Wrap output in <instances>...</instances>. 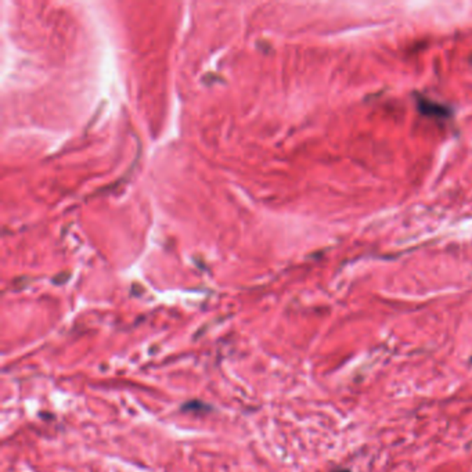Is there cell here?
Returning <instances> with one entry per match:
<instances>
[{
	"label": "cell",
	"mask_w": 472,
	"mask_h": 472,
	"mask_svg": "<svg viewBox=\"0 0 472 472\" xmlns=\"http://www.w3.org/2000/svg\"><path fill=\"white\" fill-rule=\"evenodd\" d=\"M182 411H196V413H208L212 410V407L203 402H200V401H190V402H186L185 405L182 406L180 408Z\"/></svg>",
	"instance_id": "7a4b0ae2"
},
{
	"label": "cell",
	"mask_w": 472,
	"mask_h": 472,
	"mask_svg": "<svg viewBox=\"0 0 472 472\" xmlns=\"http://www.w3.org/2000/svg\"><path fill=\"white\" fill-rule=\"evenodd\" d=\"M418 108L422 114H427V115H435L438 118L441 117H448V108L442 107L441 104L438 103H434V101H429L427 99H422L418 101Z\"/></svg>",
	"instance_id": "6da1fadb"
},
{
	"label": "cell",
	"mask_w": 472,
	"mask_h": 472,
	"mask_svg": "<svg viewBox=\"0 0 472 472\" xmlns=\"http://www.w3.org/2000/svg\"><path fill=\"white\" fill-rule=\"evenodd\" d=\"M337 472H350V471H349V470H341V471Z\"/></svg>",
	"instance_id": "3957f363"
}]
</instances>
